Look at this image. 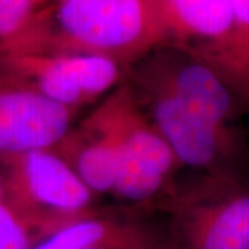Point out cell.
Returning <instances> with one entry per match:
<instances>
[{"instance_id": "obj_1", "label": "cell", "mask_w": 249, "mask_h": 249, "mask_svg": "<svg viewBox=\"0 0 249 249\" xmlns=\"http://www.w3.org/2000/svg\"><path fill=\"white\" fill-rule=\"evenodd\" d=\"M158 46L152 0H49L0 54L100 57L129 70Z\"/></svg>"}, {"instance_id": "obj_2", "label": "cell", "mask_w": 249, "mask_h": 249, "mask_svg": "<svg viewBox=\"0 0 249 249\" xmlns=\"http://www.w3.org/2000/svg\"><path fill=\"white\" fill-rule=\"evenodd\" d=\"M157 202L166 249H249V178L198 173Z\"/></svg>"}, {"instance_id": "obj_3", "label": "cell", "mask_w": 249, "mask_h": 249, "mask_svg": "<svg viewBox=\"0 0 249 249\" xmlns=\"http://www.w3.org/2000/svg\"><path fill=\"white\" fill-rule=\"evenodd\" d=\"M137 104L160 130L183 168L213 176L249 178V147L242 129H227L186 107L169 90L129 70Z\"/></svg>"}, {"instance_id": "obj_4", "label": "cell", "mask_w": 249, "mask_h": 249, "mask_svg": "<svg viewBox=\"0 0 249 249\" xmlns=\"http://www.w3.org/2000/svg\"><path fill=\"white\" fill-rule=\"evenodd\" d=\"M152 9L158 46L202 62L249 108V57L235 34L231 1L152 0Z\"/></svg>"}, {"instance_id": "obj_5", "label": "cell", "mask_w": 249, "mask_h": 249, "mask_svg": "<svg viewBox=\"0 0 249 249\" xmlns=\"http://www.w3.org/2000/svg\"><path fill=\"white\" fill-rule=\"evenodd\" d=\"M3 201L21 214L67 227L101 212L97 194L52 148L0 154Z\"/></svg>"}, {"instance_id": "obj_6", "label": "cell", "mask_w": 249, "mask_h": 249, "mask_svg": "<svg viewBox=\"0 0 249 249\" xmlns=\"http://www.w3.org/2000/svg\"><path fill=\"white\" fill-rule=\"evenodd\" d=\"M127 71L100 57L0 54V72L75 112L108 96L124 83Z\"/></svg>"}, {"instance_id": "obj_7", "label": "cell", "mask_w": 249, "mask_h": 249, "mask_svg": "<svg viewBox=\"0 0 249 249\" xmlns=\"http://www.w3.org/2000/svg\"><path fill=\"white\" fill-rule=\"evenodd\" d=\"M126 85L121 158L111 194L126 202L148 204L169 193L183 166Z\"/></svg>"}, {"instance_id": "obj_8", "label": "cell", "mask_w": 249, "mask_h": 249, "mask_svg": "<svg viewBox=\"0 0 249 249\" xmlns=\"http://www.w3.org/2000/svg\"><path fill=\"white\" fill-rule=\"evenodd\" d=\"M126 94L124 82L50 147L97 196L111 194L115 184Z\"/></svg>"}, {"instance_id": "obj_9", "label": "cell", "mask_w": 249, "mask_h": 249, "mask_svg": "<svg viewBox=\"0 0 249 249\" xmlns=\"http://www.w3.org/2000/svg\"><path fill=\"white\" fill-rule=\"evenodd\" d=\"M76 114L0 72V154L53 147Z\"/></svg>"}, {"instance_id": "obj_10", "label": "cell", "mask_w": 249, "mask_h": 249, "mask_svg": "<svg viewBox=\"0 0 249 249\" xmlns=\"http://www.w3.org/2000/svg\"><path fill=\"white\" fill-rule=\"evenodd\" d=\"M166 249L163 230L137 216L98 213L71 223L35 249Z\"/></svg>"}, {"instance_id": "obj_11", "label": "cell", "mask_w": 249, "mask_h": 249, "mask_svg": "<svg viewBox=\"0 0 249 249\" xmlns=\"http://www.w3.org/2000/svg\"><path fill=\"white\" fill-rule=\"evenodd\" d=\"M60 230L58 226L21 214L0 199V249H35Z\"/></svg>"}, {"instance_id": "obj_12", "label": "cell", "mask_w": 249, "mask_h": 249, "mask_svg": "<svg viewBox=\"0 0 249 249\" xmlns=\"http://www.w3.org/2000/svg\"><path fill=\"white\" fill-rule=\"evenodd\" d=\"M49 0H0V42L13 35L29 14Z\"/></svg>"}, {"instance_id": "obj_13", "label": "cell", "mask_w": 249, "mask_h": 249, "mask_svg": "<svg viewBox=\"0 0 249 249\" xmlns=\"http://www.w3.org/2000/svg\"><path fill=\"white\" fill-rule=\"evenodd\" d=\"M235 34L249 57V0H230Z\"/></svg>"}, {"instance_id": "obj_14", "label": "cell", "mask_w": 249, "mask_h": 249, "mask_svg": "<svg viewBox=\"0 0 249 249\" xmlns=\"http://www.w3.org/2000/svg\"><path fill=\"white\" fill-rule=\"evenodd\" d=\"M0 199H3V181H1V173H0Z\"/></svg>"}, {"instance_id": "obj_15", "label": "cell", "mask_w": 249, "mask_h": 249, "mask_svg": "<svg viewBox=\"0 0 249 249\" xmlns=\"http://www.w3.org/2000/svg\"><path fill=\"white\" fill-rule=\"evenodd\" d=\"M93 249H124V248H93Z\"/></svg>"}]
</instances>
